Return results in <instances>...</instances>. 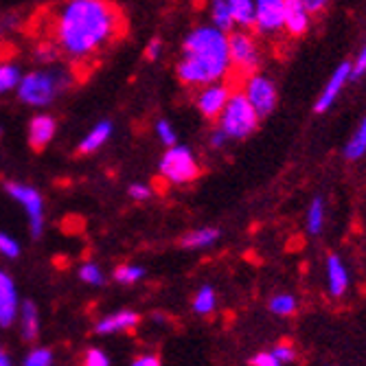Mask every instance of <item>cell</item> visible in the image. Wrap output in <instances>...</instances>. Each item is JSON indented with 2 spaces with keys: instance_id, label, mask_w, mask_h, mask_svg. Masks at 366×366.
<instances>
[{
  "instance_id": "cell-17",
  "label": "cell",
  "mask_w": 366,
  "mask_h": 366,
  "mask_svg": "<svg viewBox=\"0 0 366 366\" xmlns=\"http://www.w3.org/2000/svg\"><path fill=\"white\" fill-rule=\"evenodd\" d=\"M112 132H114L112 121H108V119L99 121V123L88 132V134L81 139V143H79V154H94V152H99V149H102V147L112 139Z\"/></svg>"
},
{
  "instance_id": "cell-14",
  "label": "cell",
  "mask_w": 366,
  "mask_h": 366,
  "mask_svg": "<svg viewBox=\"0 0 366 366\" xmlns=\"http://www.w3.org/2000/svg\"><path fill=\"white\" fill-rule=\"evenodd\" d=\"M349 283H351V279H349V270H347L345 261L338 254H329L327 257V290H329V294L334 298L345 296L349 290Z\"/></svg>"
},
{
  "instance_id": "cell-16",
  "label": "cell",
  "mask_w": 366,
  "mask_h": 366,
  "mask_svg": "<svg viewBox=\"0 0 366 366\" xmlns=\"http://www.w3.org/2000/svg\"><path fill=\"white\" fill-rule=\"evenodd\" d=\"M18 312V294L11 277L0 272V327H9L16 320Z\"/></svg>"
},
{
  "instance_id": "cell-29",
  "label": "cell",
  "mask_w": 366,
  "mask_h": 366,
  "mask_svg": "<svg viewBox=\"0 0 366 366\" xmlns=\"http://www.w3.org/2000/svg\"><path fill=\"white\" fill-rule=\"evenodd\" d=\"M79 279L88 285H102L104 283V272L97 263H84L79 270Z\"/></svg>"
},
{
  "instance_id": "cell-42",
  "label": "cell",
  "mask_w": 366,
  "mask_h": 366,
  "mask_svg": "<svg viewBox=\"0 0 366 366\" xmlns=\"http://www.w3.org/2000/svg\"><path fill=\"white\" fill-rule=\"evenodd\" d=\"M0 366H11L9 355H7V353H3V351H0Z\"/></svg>"
},
{
  "instance_id": "cell-44",
  "label": "cell",
  "mask_w": 366,
  "mask_h": 366,
  "mask_svg": "<svg viewBox=\"0 0 366 366\" xmlns=\"http://www.w3.org/2000/svg\"><path fill=\"white\" fill-rule=\"evenodd\" d=\"M0 31H3V26H0Z\"/></svg>"
},
{
  "instance_id": "cell-40",
  "label": "cell",
  "mask_w": 366,
  "mask_h": 366,
  "mask_svg": "<svg viewBox=\"0 0 366 366\" xmlns=\"http://www.w3.org/2000/svg\"><path fill=\"white\" fill-rule=\"evenodd\" d=\"M132 366H160V357L156 355H141L132 362Z\"/></svg>"
},
{
  "instance_id": "cell-31",
  "label": "cell",
  "mask_w": 366,
  "mask_h": 366,
  "mask_svg": "<svg viewBox=\"0 0 366 366\" xmlns=\"http://www.w3.org/2000/svg\"><path fill=\"white\" fill-rule=\"evenodd\" d=\"M33 55H36V59H38V61H42V64H51L53 59H57L59 51H57V49H55V44L49 40V42H42L40 46H36V51H33Z\"/></svg>"
},
{
  "instance_id": "cell-38",
  "label": "cell",
  "mask_w": 366,
  "mask_h": 366,
  "mask_svg": "<svg viewBox=\"0 0 366 366\" xmlns=\"http://www.w3.org/2000/svg\"><path fill=\"white\" fill-rule=\"evenodd\" d=\"M303 5H305V9L314 16V14H320V11L329 5V0H303Z\"/></svg>"
},
{
  "instance_id": "cell-18",
  "label": "cell",
  "mask_w": 366,
  "mask_h": 366,
  "mask_svg": "<svg viewBox=\"0 0 366 366\" xmlns=\"http://www.w3.org/2000/svg\"><path fill=\"white\" fill-rule=\"evenodd\" d=\"M20 327H22V338L26 342L38 338L40 331V316H38V307L33 301H24L20 307Z\"/></svg>"
},
{
  "instance_id": "cell-24",
  "label": "cell",
  "mask_w": 366,
  "mask_h": 366,
  "mask_svg": "<svg viewBox=\"0 0 366 366\" xmlns=\"http://www.w3.org/2000/svg\"><path fill=\"white\" fill-rule=\"evenodd\" d=\"M215 305H217V294L211 285H202L195 292V298H193V312L195 314H199V316L213 314Z\"/></svg>"
},
{
  "instance_id": "cell-22",
  "label": "cell",
  "mask_w": 366,
  "mask_h": 366,
  "mask_svg": "<svg viewBox=\"0 0 366 366\" xmlns=\"http://www.w3.org/2000/svg\"><path fill=\"white\" fill-rule=\"evenodd\" d=\"M364 154H366V117L360 121V125L355 127V132L345 145V156L349 160H360Z\"/></svg>"
},
{
  "instance_id": "cell-5",
  "label": "cell",
  "mask_w": 366,
  "mask_h": 366,
  "mask_svg": "<svg viewBox=\"0 0 366 366\" xmlns=\"http://www.w3.org/2000/svg\"><path fill=\"white\" fill-rule=\"evenodd\" d=\"M160 176L172 184H189L199 176L195 154L184 145H172L162 154L158 164Z\"/></svg>"
},
{
  "instance_id": "cell-23",
  "label": "cell",
  "mask_w": 366,
  "mask_h": 366,
  "mask_svg": "<svg viewBox=\"0 0 366 366\" xmlns=\"http://www.w3.org/2000/svg\"><path fill=\"white\" fill-rule=\"evenodd\" d=\"M325 215H327L325 199L322 197H314L310 209H307V217H305L310 235H320L322 228H325Z\"/></svg>"
},
{
  "instance_id": "cell-11",
  "label": "cell",
  "mask_w": 366,
  "mask_h": 366,
  "mask_svg": "<svg viewBox=\"0 0 366 366\" xmlns=\"http://www.w3.org/2000/svg\"><path fill=\"white\" fill-rule=\"evenodd\" d=\"M283 7L285 0H254V26L259 33L272 36L283 29Z\"/></svg>"
},
{
  "instance_id": "cell-12",
  "label": "cell",
  "mask_w": 366,
  "mask_h": 366,
  "mask_svg": "<svg viewBox=\"0 0 366 366\" xmlns=\"http://www.w3.org/2000/svg\"><path fill=\"white\" fill-rule=\"evenodd\" d=\"M312 14L305 9L303 0H285L283 7V29L290 31V36L301 38L305 36V31L310 29Z\"/></svg>"
},
{
  "instance_id": "cell-27",
  "label": "cell",
  "mask_w": 366,
  "mask_h": 366,
  "mask_svg": "<svg viewBox=\"0 0 366 366\" xmlns=\"http://www.w3.org/2000/svg\"><path fill=\"white\" fill-rule=\"evenodd\" d=\"M143 277H145V270L141 268V265H119V268L114 270V279L119 283H125V285L137 283Z\"/></svg>"
},
{
  "instance_id": "cell-25",
  "label": "cell",
  "mask_w": 366,
  "mask_h": 366,
  "mask_svg": "<svg viewBox=\"0 0 366 366\" xmlns=\"http://www.w3.org/2000/svg\"><path fill=\"white\" fill-rule=\"evenodd\" d=\"M22 79L20 66L14 61H0V94H7L18 88Z\"/></svg>"
},
{
  "instance_id": "cell-37",
  "label": "cell",
  "mask_w": 366,
  "mask_h": 366,
  "mask_svg": "<svg viewBox=\"0 0 366 366\" xmlns=\"http://www.w3.org/2000/svg\"><path fill=\"white\" fill-rule=\"evenodd\" d=\"M351 66H353V77H360V75L366 73V42L362 44V49H360V53H357V57H355V61Z\"/></svg>"
},
{
  "instance_id": "cell-19",
  "label": "cell",
  "mask_w": 366,
  "mask_h": 366,
  "mask_svg": "<svg viewBox=\"0 0 366 366\" xmlns=\"http://www.w3.org/2000/svg\"><path fill=\"white\" fill-rule=\"evenodd\" d=\"M217 239H219L217 228H197V230L187 232V235L180 239V246L189 248V250H202V248L213 246Z\"/></svg>"
},
{
  "instance_id": "cell-4",
  "label": "cell",
  "mask_w": 366,
  "mask_h": 366,
  "mask_svg": "<svg viewBox=\"0 0 366 366\" xmlns=\"http://www.w3.org/2000/svg\"><path fill=\"white\" fill-rule=\"evenodd\" d=\"M217 119H219L217 127L224 132L228 141H244L257 132L261 117L250 106L244 92H235V94H230L228 104L224 106Z\"/></svg>"
},
{
  "instance_id": "cell-20",
  "label": "cell",
  "mask_w": 366,
  "mask_h": 366,
  "mask_svg": "<svg viewBox=\"0 0 366 366\" xmlns=\"http://www.w3.org/2000/svg\"><path fill=\"white\" fill-rule=\"evenodd\" d=\"M209 18H211V26H215L224 33L235 31V20H232V14H230V7L226 0H211Z\"/></svg>"
},
{
  "instance_id": "cell-15",
  "label": "cell",
  "mask_w": 366,
  "mask_h": 366,
  "mask_svg": "<svg viewBox=\"0 0 366 366\" xmlns=\"http://www.w3.org/2000/svg\"><path fill=\"white\" fill-rule=\"evenodd\" d=\"M141 316L132 310H121V312H114L106 318H102L97 325H94V331L99 336H110V334H119V331H129L139 325Z\"/></svg>"
},
{
  "instance_id": "cell-39",
  "label": "cell",
  "mask_w": 366,
  "mask_h": 366,
  "mask_svg": "<svg viewBox=\"0 0 366 366\" xmlns=\"http://www.w3.org/2000/svg\"><path fill=\"white\" fill-rule=\"evenodd\" d=\"M160 51H162V42H160L158 38H154V40L147 44V49H145V57H147V59H156V57L160 55Z\"/></svg>"
},
{
  "instance_id": "cell-13",
  "label": "cell",
  "mask_w": 366,
  "mask_h": 366,
  "mask_svg": "<svg viewBox=\"0 0 366 366\" xmlns=\"http://www.w3.org/2000/svg\"><path fill=\"white\" fill-rule=\"evenodd\" d=\"M57 134V121L51 114H36L29 121V145L44 149Z\"/></svg>"
},
{
  "instance_id": "cell-28",
  "label": "cell",
  "mask_w": 366,
  "mask_h": 366,
  "mask_svg": "<svg viewBox=\"0 0 366 366\" xmlns=\"http://www.w3.org/2000/svg\"><path fill=\"white\" fill-rule=\"evenodd\" d=\"M156 137H158V141L162 145H167V147L178 145V134H176V129L172 127V123L167 119L156 121Z\"/></svg>"
},
{
  "instance_id": "cell-41",
  "label": "cell",
  "mask_w": 366,
  "mask_h": 366,
  "mask_svg": "<svg viewBox=\"0 0 366 366\" xmlns=\"http://www.w3.org/2000/svg\"><path fill=\"white\" fill-rule=\"evenodd\" d=\"M226 143H228L226 134H224V132L217 127V129L213 132V134H211V147H224Z\"/></svg>"
},
{
  "instance_id": "cell-32",
  "label": "cell",
  "mask_w": 366,
  "mask_h": 366,
  "mask_svg": "<svg viewBox=\"0 0 366 366\" xmlns=\"http://www.w3.org/2000/svg\"><path fill=\"white\" fill-rule=\"evenodd\" d=\"M0 254H5L7 259L20 257V246L14 237H9L7 232H0Z\"/></svg>"
},
{
  "instance_id": "cell-35",
  "label": "cell",
  "mask_w": 366,
  "mask_h": 366,
  "mask_svg": "<svg viewBox=\"0 0 366 366\" xmlns=\"http://www.w3.org/2000/svg\"><path fill=\"white\" fill-rule=\"evenodd\" d=\"M86 366H110V360L102 349H90L86 353Z\"/></svg>"
},
{
  "instance_id": "cell-7",
  "label": "cell",
  "mask_w": 366,
  "mask_h": 366,
  "mask_svg": "<svg viewBox=\"0 0 366 366\" xmlns=\"http://www.w3.org/2000/svg\"><path fill=\"white\" fill-rule=\"evenodd\" d=\"M242 92L246 94V99L250 102V106L257 110L259 117H268L279 104V92H277L274 81L268 75H263V73L248 75V79L244 81Z\"/></svg>"
},
{
  "instance_id": "cell-9",
  "label": "cell",
  "mask_w": 366,
  "mask_h": 366,
  "mask_svg": "<svg viewBox=\"0 0 366 366\" xmlns=\"http://www.w3.org/2000/svg\"><path fill=\"white\" fill-rule=\"evenodd\" d=\"M230 94H232L230 86H226L222 81L202 86V88H199V92L195 94V108L204 119H217L222 114L224 106L228 104Z\"/></svg>"
},
{
  "instance_id": "cell-1",
  "label": "cell",
  "mask_w": 366,
  "mask_h": 366,
  "mask_svg": "<svg viewBox=\"0 0 366 366\" xmlns=\"http://www.w3.org/2000/svg\"><path fill=\"white\" fill-rule=\"evenodd\" d=\"M123 29L125 16L110 0H61L49 16V40L73 61L104 53Z\"/></svg>"
},
{
  "instance_id": "cell-30",
  "label": "cell",
  "mask_w": 366,
  "mask_h": 366,
  "mask_svg": "<svg viewBox=\"0 0 366 366\" xmlns=\"http://www.w3.org/2000/svg\"><path fill=\"white\" fill-rule=\"evenodd\" d=\"M53 364V353L49 349H33L24 357V366H51Z\"/></svg>"
},
{
  "instance_id": "cell-33",
  "label": "cell",
  "mask_w": 366,
  "mask_h": 366,
  "mask_svg": "<svg viewBox=\"0 0 366 366\" xmlns=\"http://www.w3.org/2000/svg\"><path fill=\"white\" fill-rule=\"evenodd\" d=\"M270 351L277 355V360H279L283 366L296 360V351H294V347H292V345H287V342H279V345H274Z\"/></svg>"
},
{
  "instance_id": "cell-3",
  "label": "cell",
  "mask_w": 366,
  "mask_h": 366,
  "mask_svg": "<svg viewBox=\"0 0 366 366\" xmlns=\"http://www.w3.org/2000/svg\"><path fill=\"white\" fill-rule=\"evenodd\" d=\"M71 86V77L66 71H31L22 75L16 92L24 106L31 108H46L55 99Z\"/></svg>"
},
{
  "instance_id": "cell-36",
  "label": "cell",
  "mask_w": 366,
  "mask_h": 366,
  "mask_svg": "<svg viewBox=\"0 0 366 366\" xmlns=\"http://www.w3.org/2000/svg\"><path fill=\"white\" fill-rule=\"evenodd\" d=\"M127 193L134 197V199H149L152 197V189L147 184H141V182H134V184H129Z\"/></svg>"
},
{
  "instance_id": "cell-21",
  "label": "cell",
  "mask_w": 366,
  "mask_h": 366,
  "mask_svg": "<svg viewBox=\"0 0 366 366\" xmlns=\"http://www.w3.org/2000/svg\"><path fill=\"white\" fill-rule=\"evenodd\" d=\"M235 26L248 29L254 26V0H226Z\"/></svg>"
},
{
  "instance_id": "cell-43",
  "label": "cell",
  "mask_w": 366,
  "mask_h": 366,
  "mask_svg": "<svg viewBox=\"0 0 366 366\" xmlns=\"http://www.w3.org/2000/svg\"><path fill=\"white\" fill-rule=\"evenodd\" d=\"M0 137H3V127H0Z\"/></svg>"
},
{
  "instance_id": "cell-10",
  "label": "cell",
  "mask_w": 366,
  "mask_h": 366,
  "mask_svg": "<svg viewBox=\"0 0 366 366\" xmlns=\"http://www.w3.org/2000/svg\"><path fill=\"white\" fill-rule=\"evenodd\" d=\"M351 77H353V66H351V61L340 64L338 69L334 71V75H331V77L327 79L325 88L320 90V94H318V99H316V104H314V110H316L318 114L327 112L331 106H334V104L338 102V97H340V92H342V88L347 86V81H349Z\"/></svg>"
},
{
  "instance_id": "cell-2",
  "label": "cell",
  "mask_w": 366,
  "mask_h": 366,
  "mask_svg": "<svg viewBox=\"0 0 366 366\" xmlns=\"http://www.w3.org/2000/svg\"><path fill=\"white\" fill-rule=\"evenodd\" d=\"M230 66L228 36L211 24H199L187 33L176 73L184 86L202 88L222 81L228 75Z\"/></svg>"
},
{
  "instance_id": "cell-6",
  "label": "cell",
  "mask_w": 366,
  "mask_h": 366,
  "mask_svg": "<svg viewBox=\"0 0 366 366\" xmlns=\"http://www.w3.org/2000/svg\"><path fill=\"white\" fill-rule=\"evenodd\" d=\"M228 55L230 64L239 69L242 73H257L261 64V51L257 40L246 31H230L228 36Z\"/></svg>"
},
{
  "instance_id": "cell-8",
  "label": "cell",
  "mask_w": 366,
  "mask_h": 366,
  "mask_svg": "<svg viewBox=\"0 0 366 366\" xmlns=\"http://www.w3.org/2000/svg\"><path fill=\"white\" fill-rule=\"evenodd\" d=\"M5 191L16 199L18 204H22V209L26 211L33 237H40L42 228H44V202H42L40 191L29 187V184H22V182H7Z\"/></svg>"
},
{
  "instance_id": "cell-26",
  "label": "cell",
  "mask_w": 366,
  "mask_h": 366,
  "mask_svg": "<svg viewBox=\"0 0 366 366\" xmlns=\"http://www.w3.org/2000/svg\"><path fill=\"white\" fill-rule=\"evenodd\" d=\"M268 307H270V312L274 314V316H292L294 312H296V307H298V303H296V298L292 296V294H274L272 298H270V303H268Z\"/></svg>"
},
{
  "instance_id": "cell-34",
  "label": "cell",
  "mask_w": 366,
  "mask_h": 366,
  "mask_svg": "<svg viewBox=\"0 0 366 366\" xmlns=\"http://www.w3.org/2000/svg\"><path fill=\"white\" fill-rule=\"evenodd\" d=\"M250 366H283L272 351H259L250 357Z\"/></svg>"
}]
</instances>
